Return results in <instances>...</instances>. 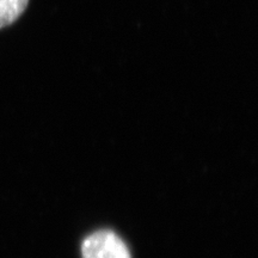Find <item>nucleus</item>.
I'll return each instance as SVG.
<instances>
[{
  "label": "nucleus",
  "instance_id": "f257e3e1",
  "mask_svg": "<svg viewBox=\"0 0 258 258\" xmlns=\"http://www.w3.org/2000/svg\"><path fill=\"white\" fill-rule=\"evenodd\" d=\"M83 258H132L127 245L112 231L95 232L82 245Z\"/></svg>",
  "mask_w": 258,
  "mask_h": 258
},
{
  "label": "nucleus",
  "instance_id": "f03ea898",
  "mask_svg": "<svg viewBox=\"0 0 258 258\" xmlns=\"http://www.w3.org/2000/svg\"><path fill=\"white\" fill-rule=\"evenodd\" d=\"M29 0H0V29L14 24L24 14Z\"/></svg>",
  "mask_w": 258,
  "mask_h": 258
}]
</instances>
